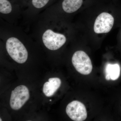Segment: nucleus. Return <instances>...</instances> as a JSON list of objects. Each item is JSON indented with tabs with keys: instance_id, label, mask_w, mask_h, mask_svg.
Listing matches in <instances>:
<instances>
[{
	"instance_id": "nucleus-12",
	"label": "nucleus",
	"mask_w": 121,
	"mask_h": 121,
	"mask_svg": "<svg viewBox=\"0 0 121 121\" xmlns=\"http://www.w3.org/2000/svg\"><path fill=\"white\" fill-rule=\"evenodd\" d=\"M0 121H2V119H1V118H0Z\"/></svg>"
},
{
	"instance_id": "nucleus-7",
	"label": "nucleus",
	"mask_w": 121,
	"mask_h": 121,
	"mask_svg": "<svg viewBox=\"0 0 121 121\" xmlns=\"http://www.w3.org/2000/svg\"><path fill=\"white\" fill-rule=\"evenodd\" d=\"M61 84V80L59 78H50L48 82L44 84L43 88L44 94L48 97L52 96L60 87Z\"/></svg>"
},
{
	"instance_id": "nucleus-2",
	"label": "nucleus",
	"mask_w": 121,
	"mask_h": 121,
	"mask_svg": "<svg viewBox=\"0 0 121 121\" xmlns=\"http://www.w3.org/2000/svg\"><path fill=\"white\" fill-rule=\"evenodd\" d=\"M72 61L76 70L80 73L87 75L91 73L93 69L91 60L84 52L79 51L75 52Z\"/></svg>"
},
{
	"instance_id": "nucleus-3",
	"label": "nucleus",
	"mask_w": 121,
	"mask_h": 121,
	"mask_svg": "<svg viewBox=\"0 0 121 121\" xmlns=\"http://www.w3.org/2000/svg\"><path fill=\"white\" fill-rule=\"evenodd\" d=\"M30 97L29 91L27 87L24 85L17 87L12 91L10 100V105L14 110L20 109Z\"/></svg>"
},
{
	"instance_id": "nucleus-10",
	"label": "nucleus",
	"mask_w": 121,
	"mask_h": 121,
	"mask_svg": "<svg viewBox=\"0 0 121 121\" xmlns=\"http://www.w3.org/2000/svg\"><path fill=\"white\" fill-rule=\"evenodd\" d=\"M12 7L10 2L8 0H0V12L4 14L10 13Z\"/></svg>"
},
{
	"instance_id": "nucleus-8",
	"label": "nucleus",
	"mask_w": 121,
	"mask_h": 121,
	"mask_svg": "<svg viewBox=\"0 0 121 121\" xmlns=\"http://www.w3.org/2000/svg\"><path fill=\"white\" fill-rule=\"evenodd\" d=\"M120 72L121 68L118 64H107L105 68L106 79L107 80H117L120 76Z\"/></svg>"
},
{
	"instance_id": "nucleus-9",
	"label": "nucleus",
	"mask_w": 121,
	"mask_h": 121,
	"mask_svg": "<svg viewBox=\"0 0 121 121\" xmlns=\"http://www.w3.org/2000/svg\"><path fill=\"white\" fill-rule=\"evenodd\" d=\"M83 0H64L62 6L64 11L68 13L74 12L82 6Z\"/></svg>"
},
{
	"instance_id": "nucleus-5",
	"label": "nucleus",
	"mask_w": 121,
	"mask_h": 121,
	"mask_svg": "<svg viewBox=\"0 0 121 121\" xmlns=\"http://www.w3.org/2000/svg\"><path fill=\"white\" fill-rule=\"evenodd\" d=\"M66 111L68 117L74 121H84L87 117L86 107L78 101H73L69 103L67 106Z\"/></svg>"
},
{
	"instance_id": "nucleus-4",
	"label": "nucleus",
	"mask_w": 121,
	"mask_h": 121,
	"mask_svg": "<svg viewBox=\"0 0 121 121\" xmlns=\"http://www.w3.org/2000/svg\"><path fill=\"white\" fill-rule=\"evenodd\" d=\"M42 39L46 47L53 51L60 48L66 41L64 35L54 32L50 29L45 31L43 35Z\"/></svg>"
},
{
	"instance_id": "nucleus-1",
	"label": "nucleus",
	"mask_w": 121,
	"mask_h": 121,
	"mask_svg": "<svg viewBox=\"0 0 121 121\" xmlns=\"http://www.w3.org/2000/svg\"><path fill=\"white\" fill-rule=\"evenodd\" d=\"M6 47L9 55L16 62L23 64L26 62L28 56L27 51L18 39L13 37L8 39Z\"/></svg>"
},
{
	"instance_id": "nucleus-11",
	"label": "nucleus",
	"mask_w": 121,
	"mask_h": 121,
	"mask_svg": "<svg viewBox=\"0 0 121 121\" xmlns=\"http://www.w3.org/2000/svg\"><path fill=\"white\" fill-rule=\"evenodd\" d=\"M49 0H32V4L35 8L40 9L45 6Z\"/></svg>"
},
{
	"instance_id": "nucleus-6",
	"label": "nucleus",
	"mask_w": 121,
	"mask_h": 121,
	"mask_svg": "<svg viewBox=\"0 0 121 121\" xmlns=\"http://www.w3.org/2000/svg\"><path fill=\"white\" fill-rule=\"evenodd\" d=\"M114 23V18L111 14L103 12L98 16L94 25V31L97 34L110 31Z\"/></svg>"
}]
</instances>
